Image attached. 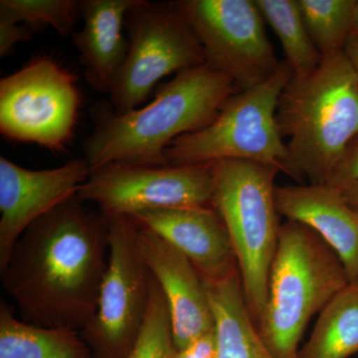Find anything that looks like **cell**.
Returning a JSON list of instances; mask_svg holds the SVG:
<instances>
[{
	"mask_svg": "<svg viewBox=\"0 0 358 358\" xmlns=\"http://www.w3.org/2000/svg\"><path fill=\"white\" fill-rule=\"evenodd\" d=\"M108 262L107 219L76 195L26 229L0 275L23 322L81 331L95 315Z\"/></svg>",
	"mask_w": 358,
	"mask_h": 358,
	"instance_id": "cell-1",
	"label": "cell"
},
{
	"mask_svg": "<svg viewBox=\"0 0 358 358\" xmlns=\"http://www.w3.org/2000/svg\"><path fill=\"white\" fill-rule=\"evenodd\" d=\"M236 92L232 79L203 64L176 74L141 109L119 115L110 103H98L92 110L95 127L84 141V159L91 171L110 164H167L166 148L210 124Z\"/></svg>",
	"mask_w": 358,
	"mask_h": 358,
	"instance_id": "cell-2",
	"label": "cell"
},
{
	"mask_svg": "<svg viewBox=\"0 0 358 358\" xmlns=\"http://www.w3.org/2000/svg\"><path fill=\"white\" fill-rule=\"evenodd\" d=\"M277 122L288 152L285 173L308 185H327L358 136V76L345 51L322 58L305 79L280 96Z\"/></svg>",
	"mask_w": 358,
	"mask_h": 358,
	"instance_id": "cell-3",
	"label": "cell"
},
{
	"mask_svg": "<svg viewBox=\"0 0 358 358\" xmlns=\"http://www.w3.org/2000/svg\"><path fill=\"white\" fill-rule=\"evenodd\" d=\"M350 284L338 254L312 228L287 220L268 278L259 333L275 358H298L315 313Z\"/></svg>",
	"mask_w": 358,
	"mask_h": 358,
	"instance_id": "cell-4",
	"label": "cell"
},
{
	"mask_svg": "<svg viewBox=\"0 0 358 358\" xmlns=\"http://www.w3.org/2000/svg\"><path fill=\"white\" fill-rule=\"evenodd\" d=\"M213 199L236 255L247 306L258 327L268 300L271 266L281 224L275 204L277 167L244 162H212Z\"/></svg>",
	"mask_w": 358,
	"mask_h": 358,
	"instance_id": "cell-5",
	"label": "cell"
},
{
	"mask_svg": "<svg viewBox=\"0 0 358 358\" xmlns=\"http://www.w3.org/2000/svg\"><path fill=\"white\" fill-rule=\"evenodd\" d=\"M287 61L262 83L238 91L203 129L179 136L166 148L167 164L244 160L286 171V143L277 122L280 96L293 79Z\"/></svg>",
	"mask_w": 358,
	"mask_h": 358,
	"instance_id": "cell-6",
	"label": "cell"
},
{
	"mask_svg": "<svg viewBox=\"0 0 358 358\" xmlns=\"http://www.w3.org/2000/svg\"><path fill=\"white\" fill-rule=\"evenodd\" d=\"M124 26L128 53L108 93L115 114L138 109L162 78L206 64L201 45L174 2L136 0Z\"/></svg>",
	"mask_w": 358,
	"mask_h": 358,
	"instance_id": "cell-7",
	"label": "cell"
},
{
	"mask_svg": "<svg viewBox=\"0 0 358 358\" xmlns=\"http://www.w3.org/2000/svg\"><path fill=\"white\" fill-rule=\"evenodd\" d=\"M102 214L109 262L95 315L80 333L94 357L128 358L147 319L150 274L141 251L140 225L129 216Z\"/></svg>",
	"mask_w": 358,
	"mask_h": 358,
	"instance_id": "cell-8",
	"label": "cell"
},
{
	"mask_svg": "<svg viewBox=\"0 0 358 358\" xmlns=\"http://www.w3.org/2000/svg\"><path fill=\"white\" fill-rule=\"evenodd\" d=\"M80 103L72 73L53 59H34L0 80V133L60 152L72 138Z\"/></svg>",
	"mask_w": 358,
	"mask_h": 358,
	"instance_id": "cell-9",
	"label": "cell"
},
{
	"mask_svg": "<svg viewBox=\"0 0 358 358\" xmlns=\"http://www.w3.org/2000/svg\"><path fill=\"white\" fill-rule=\"evenodd\" d=\"M202 46L206 64L232 79L238 91L262 83L278 62L255 0L174 2Z\"/></svg>",
	"mask_w": 358,
	"mask_h": 358,
	"instance_id": "cell-10",
	"label": "cell"
},
{
	"mask_svg": "<svg viewBox=\"0 0 358 358\" xmlns=\"http://www.w3.org/2000/svg\"><path fill=\"white\" fill-rule=\"evenodd\" d=\"M212 164H110L91 171L77 196L103 214L134 215L147 209L212 206Z\"/></svg>",
	"mask_w": 358,
	"mask_h": 358,
	"instance_id": "cell-11",
	"label": "cell"
},
{
	"mask_svg": "<svg viewBox=\"0 0 358 358\" xmlns=\"http://www.w3.org/2000/svg\"><path fill=\"white\" fill-rule=\"evenodd\" d=\"M91 169L84 157L56 169H25L0 157V271L29 226L76 196Z\"/></svg>",
	"mask_w": 358,
	"mask_h": 358,
	"instance_id": "cell-12",
	"label": "cell"
},
{
	"mask_svg": "<svg viewBox=\"0 0 358 358\" xmlns=\"http://www.w3.org/2000/svg\"><path fill=\"white\" fill-rule=\"evenodd\" d=\"M140 247L148 271L166 298L176 348L181 350L213 331L215 322L206 286L189 259L141 225Z\"/></svg>",
	"mask_w": 358,
	"mask_h": 358,
	"instance_id": "cell-13",
	"label": "cell"
},
{
	"mask_svg": "<svg viewBox=\"0 0 358 358\" xmlns=\"http://www.w3.org/2000/svg\"><path fill=\"white\" fill-rule=\"evenodd\" d=\"M189 259L206 282L239 273L225 224L213 206L147 209L129 216Z\"/></svg>",
	"mask_w": 358,
	"mask_h": 358,
	"instance_id": "cell-14",
	"label": "cell"
},
{
	"mask_svg": "<svg viewBox=\"0 0 358 358\" xmlns=\"http://www.w3.org/2000/svg\"><path fill=\"white\" fill-rule=\"evenodd\" d=\"M280 215L312 228L338 254L350 284L358 285V211L339 188L301 185L275 188Z\"/></svg>",
	"mask_w": 358,
	"mask_h": 358,
	"instance_id": "cell-15",
	"label": "cell"
},
{
	"mask_svg": "<svg viewBox=\"0 0 358 358\" xmlns=\"http://www.w3.org/2000/svg\"><path fill=\"white\" fill-rule=\"evenodd\" d=\"M136 0H84L83 27L73 34L90 85L101 93H109L127 53L128 40L122 28Z\"/></svg>",
	"mask_w": 358,
	"mask_h": 358,
	"instance_id": "cell-16",
	"label": "cell"
},
{
	"mask_svg": "<svg viewBox=\"0 0 358 358\" xmlns=\"http://www.w3.org/2000/svg\"><path fill=\"white\" fill-rule=\"evenodd\" d=\"M204 282L215 322L217 358H275L250 313L240 272L224 281Z\"/></svg>",
	"mask_w": 358,
	"mask_h": 358,
	"instance_id": "cell-17",
	"label": "cell"
},
{
	"mask_svg": "<svg viewBox=\"0 0 358 358\" xmlns=\"http://www.w3.org/2000/svg\"><path fill=\"white\" fill-rule=\"evenodd\" d=\"M0 358H95L81 333L27 324L0 301Z\"/></svg>",
	"mask_w": 358,
	"mask_h": 358,
	"instance_id": "cell-18",
	"label": "cell"
},
{
	"mask_svg": "<svg viewBox=\"0 0 358 358\" xmlns=\"http://www.w3.org/2000/svg\"><path fill=\"white\" fill-rule=\"evenodd\" d=\"M358 355V285L348 284L320 313L298 358H350Z\"/></svg>",
	"mask_w": 358,
	"mask_h": 358,
	"instance_id": "cell-19",
	"label": "cell"
},
{
	"mask_svg": "<svg viewBox=\"0 0 358 358\" xmlns=\"http://www.w3.org/2000/svg\"><path fill=\"white\" fill-rule=\"evenodd\" d=\"M265 22L279 38L294 78L312 75L322 60L303 23L296 0H255Z\"/></svg>",
	"mask_w": 358,
	"mask_h": 358,
	"instance_id": "cell-20",
	"label": "cell"
},
{
	"mask_svg": "<svg viewBox=\"0 0 358 358\" xmlns=\"http://www.w3.org/2000/svg\"><path fill=\"white\" fill-rule=\"evenodd\" d=\"M313 44L324 57L345 51L357 0H296Z\"/></svg>",
	"mask_w": 358,
	"mask_h": 358,
	"instance_id": "cell-21",
	"label": "cell"
},
{
	"mask_svg": "<svg viewBox=\"0 0 358 358\" xmlns=\"http://www.w3.org/2000/svg\"><path fill=\"white\" fill-rule=\"evenodd\" d=\"M0 14L27 26L32 31L50 26L61 36H73L77 20L82 16V1L1 0Z\"/></svg>",
	"mask_w": 358,
	"mask_h": 358,
	"instance_id": "cell-22",
	"label": "cell"
},
{
	"mask_svg": "<svg viewBox=\"0 0 358 358\" xmlns=\"http://www.w3.org/2000/svg\"><path fill=\"white\" fill-rule=\"evenodd\" d=\"M176 352L166 298L154 275L150 274L147 319L128 358H174Z\"/></svg>",
	"mask_w": 358,
	"mask_h": 358,
	"instance_id": "cell-23",
	"label": "cell"
},
{
	"mask_svg": "<svg viewBox=\"0 0 358 358\" xmlns=\"http://www.w3.org/2000/svg\"><path fill=\"white\" fill-rule=\"evenodd\" d=\"M358 181V136L348 145L327 185L341 188Z\"/></svg>",
	"mask_w": 358,
	"mask_h": 358,
	"instance_id": "cell-24",
	"label": "cell"
},
{
	"mask_svg": "<svg viewBox=\"0 0 358 358\" xmlns=\"http://www.w3.org/2000/svg\"><path fill=\"white\" fill-rule=\"evenodd\" d=\"M32 33L27 26L0 14V57L6 56L16 44L31 38Z\"/></svg>",
	"mask_w": 358,
	"mask_h": 358,
	"instance_id": "cell-25",
	"label": "cell"
},
{
	"mask_svg": "<svg viewBox=\"0 0 358 358\" xmlns=\"http://www.w3.org/2000/svg\"><path fill=\"white\" fill-rule=\"evenodd\" d=\"M174 358H217L215 329L178 350Z\"/></svg>",
	"mask_w": 358,
	"mask_h": 358,
	"instance_id": "cell-26",
	"label": "cell"
},
{
	"mask_svg": "<svg viewBox=\"0 0 358 358\" xmlns=\"http://www.w3.org/2000/svg\"><path fill=\"white\" fill-rule=\"evenodd\" d=\"M345 53L350 59V62L355 68L358 76V39L350 36L346 42L345 47Z\"/></svg>",
	"mask_w": 358,
	"mask_h": 358,
	"instance_id": "cell-27",
	"label": "cell"
},
{
	"mask_svg": "<svg viewBox=\"0 0 358 358\" xmlns=\"http://www.w3.org/2000/svg\"><path fill=\"white\" fill-rule=\"evenodd\" d=\"M341 190L346 201L358 211V181L341 188Z\"/></svg>",
	"mask_w": 358,
	"mask_h": 358,
	"instance_id": "cell-28",
	"label": "cell"
},
{
	"mask_svg": "<svg viewBox=\"0 0 358 358\" xmlns=\"http://www.w3.org/2000/svg\"><path fill=\"white\" fill-rule=\"evenodd\" d=\"M352 36L358 39V0L355 7V17H353Z\"/></svg>",
	"mask_w": 358,
	"mask_h": 358,
	"instance_id": "cell-29",
	"label": "cell"
}]
</instances>
